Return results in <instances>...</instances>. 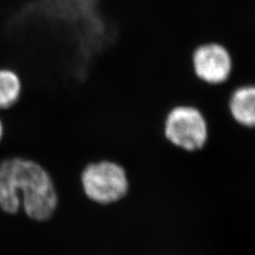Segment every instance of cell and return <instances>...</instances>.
Masks as SVG:
<instances>
[{"label": "cell", "instance_id": "1", "mask_svg": "<svg viewBox=\"0 0 255 255\" xmlns=\"http://www.w3.org/2000/svg\"><path fill=\"white\" fill-rule=\"evenodd\" d=\"M58 206L54 181L33 160L12 156L0 163V210L9 216L22 210L28 219L43 222Z\"/></svg>", "mask_w": 255, "mask_h": 255}, {"label": "cell", "instance_id": "2", "mask_svg": "<svg viewBox=\"0 0 255 255\" xmlns=\"http://www.w3.org/2000/svg\"><path fill=\"white\" fill-rule=\"evenodd\" d=\"M164 135L172 146L186 152H198L209 141V122L198 107L177 105L164 119Z\"/></svg>", "mask_w": 255, "mask_h": 255}, {"label": "cell", "instance_id": "3", "mask_svg": "<svg viewBox=\"0 0 255 255\" xmlns=\"http://www.w3.org/2000/svg\"><path fill=\"white\" fill-rule=\"evenodd\" d=\"M81 183L86 198L100 205L119 202L129 189L126 169L111 160L86 164L81 173Z\"/></svg>", "mask_w": 255, "mask_h": 255}, {"label": "cell", "instance_id": "4", "mask_svg": "<svg viewBox=\"0 0 255 255\" xmlns=\"http://www.w3.org/2000/svg\"><path fill=\"white\" fill-rule=\"evenodd\" d=\"M192 67L201 82L215 86L228 82L233 62L225 46L218 43H206L194 49Z\"/></svg>", "mask_w": 255, "mask_h": 255}, {"label": "cell", "instance_id": "5", "mask_svg": "<svg viewBox=\"0 0 255 255\" xmlns=\"http://www.w3.org/2000/svg\"><path fill=\"white\" fill-rule=\"evenodd\" d=\"M229 118L237 127L255 130V84H244L230 94L227 103Z\"/></svg>", "mask_w": 255, "mask_h": 255}, {"label": "cell", "instance_id": "6", "mask_svg": "<svg viewBox=\"0 0 255 255\" xmlns=\"http://www.w3.org/2000/svg\"><path fill=\"white\" fill-rule=\"evenodd\" d=\"M23 93V80L17 70L0 67V110H9L18 103Z\"/></svg>", "mask_w": 255, "mask_h": 255}, {"label": "cell", "instance_id": "7", "mask_svg": "<svg viewBox=\"0 0 255 255\" xmlns=\"http://www.w3.org/2000/svg\"><path fill=\"white\" fill-rule=\"evenodd\" d=\"M4 132H5L4 125H3L2 120L0 119V143H1V141H2V139H3V136H4Z\"/></svg>", "mask_w": 255, "mask_h": 255}]
</instances>
